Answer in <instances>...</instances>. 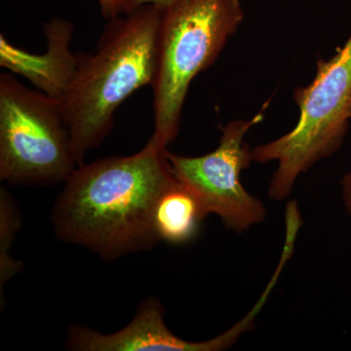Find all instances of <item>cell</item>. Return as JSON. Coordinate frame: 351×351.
I'll use <instances>...</instances> for the list:
<instances>
[{"label": "cell", "instance_id": "30bf717a", "mask_svg": "<svg viewBox=\"0 0 351 351\" xmlns=\"http://www.w3.org/2000/svg\"><path fill=\"white\" fill-rule=\"evenodd\" d=\"M22 226L19 207L6 189H0V292L23 270V263L11 256L16 234Z\"/></svg>", "mask_w": 351, "mask_h": 351}, {"label": "cell", "instance_id": "5bb4252c", "mask_svg": "<svg viewBox=\"0 0 351 351\" xmlns=\"http://www.w3.org/2000/svg\"><path fill=\"white\" fill-rule=\"evenodd\" d=\"M124 1V7H125V13L128 12L129 6H130L131 0H123ZM124 13V14H125Z\"/></svg>", "mask_w": 351, "mask_h": 351}, {"label": "cell", "instance_id": "9c48e42d", "mask_svg": "<svg viewBox=\"0 0 351 351\" xmlns=\"http://www.w3.org/2000/svg\"><path fill=\"white\" fill-rule=\"evenodd\" d=\"M205 218L195 195L177 181L159 198L154 225L160 241L181 245L195 239Z\"/></svg>", "mask_w": 351, "mask_h": 351}, {"label": "cell", "instance_id": "277c9868", "mask_svg": "<svg viewBox=\"0 0 351 351\" xmlns=\"http://www.w3.org/2000/svg\"><path fill=\"white\" fill-rule=\"evenodd\" d=\"M294 100L300 110L294 128L252 149L256 162H277L269 189L276 201L286 199L300 175L343 145L350 120L351 34L336 55L317 62L313 82L295 89Z\"/></svg>", "mask_w": 351, "mask_h": 351}, {"label": "cell", "instance_id": "4fadbf2b", "mask_svg": "<svg viewBox=\"0 0 351 351\" xmlns=\"http://www.w3.org/2000/svg\"><path fill=\"white\" fill-rule=\"evenodd\" d=\"M176 1H177V0H131L128 12H130L133 9L137 8V7L147 5V4H154V5L165 9L167 8L168 6L172 5Z\"/></svg>", "mask_w": 351, "mask_h": 351}, {"label": "cell", "instance_id": "52a82bcc", "mask_svg": "<svg viewBox=\"0 0 351 351\" xmlns=\"http://www.w3.org/2000/svg\"><path fill=\"white\" fill-rule=\"evenodd\" d=\"M262 301L239 323L215 339L189 341L176 336L166 326L160 301L149 298L138 306L127 326L112 334H103L83 325H73L66 332V348L73 351H219L230 348L245 332L253 329Z\"/></svg>", "mask_w": 351, "mask_h": 351}, {"label": "cell", "instance_id": "9a60e30c", "mask_svg": "<svg viewBox=\"0 0 351 351\" xmlns=\"http://www.w3.org/2000/svg\"><path fill=\"white\" fill-rule=\"evenodd\" d=\"M348 117H350V119H351V101H350V108H348Z\"/></svg>", "mask_w": 351, "mask_h": 351}, {"label": "cell", "instance_id": "7c38bea8", "mask_svg": "<svg viewBox=\"0 0 351 351\" xmlns=\"http://www.w3.org/2000/svg\"><path fill=\"white\" fill-rule=\"evenodd\" d=\"M341 189L343 203L351 217V172L341 178Z\"/></svg>", "mask_w": 351, "mask_h": 351}, {"label": "cell", "instance_id": "ba28073f", "mask_svg": "<svg viewBox=\"0 0 351 351\" xmlns=\"http://www.w3.org/2000/svg\"><path fill=\"white\" fill-rule=\"evenodd\" d=\"M73 25L53 19L44 25L48 48L44 54H32L9 43L0 36V66L25 76L51 98L61 101L77 68L80 53L69 49Z\"/></svg>", "mask_w": 351, "mask_h": 351}, {"label": "cell", "instance_id": "6da1fadb", "mask_svg": "<svg viewBox=\"0 0 351 351\" xmlns=\"http://www.w3.org/2000/svg\"><path fill=\"white\" fill-rule=\"evenodd\" d=\"M166 149L149 140L132 156L78 165L51 212L58 239L106 262L154 248L157 202L177 182Z\"/></svg>", "mask_w": 351, "mask_h": 351}, {"label": "cell", "instance_id": "3957f363", "mask_svg": "<svg viewBox=\"0 0 351 351\" xmlns=\"http://www.w3.org/2000/svg\"><path fill=\"white\" fill-rule=\"evenodd\" d=\"M243 19L239 0H177L163 9L152 85L154 144L167 149L177 137L189 85L214 64Z\"/></svg>", "mask_w": 351, "mask_h": 351}, {"label": "cell", "instance_id": "7a4b0ae2", "mask_svg": "<svg viewBox=\"0 0 351 351\" xmlns=\"http://www.w3.org/2000/svg\"><path fill=\"white\" fill-rule=\"evenodd\" d=\"M162 14L161 7L147 4L112 18L95 52L80 53L75 76L60 101L77 166L108 137L121 104L154 83Z\"/></svg>", "mask_w": 351, "mask_h": 351}, {"label": "cell", "instance_id": "5b68a950", "mask_svg": "<svg viewBox=\"0 0 351 351\" xmlns=\"http://www.w3.org/2000/svg\"><path fill=\"white\" fill-rule=\"evenodd\" d=\"M77 164L61 101L0 75V180L23 186L64 182Z\"/></svg>", "mask_w": 351, "mask_h": 351}, {"label": "cell", "instance_id": "8992f818", "mask_svg": "<svg viewBox=\"0 0 351 351\" xmlns=\"http://www.w3.org/2000/svg\"><path fill=\"white\" fill-rule=\"evenodd\" d=\"M263 119L258 113L251 119L230 121L221 129L218 147L205 156H182L166 149L176 180L195 195L205 217L217 215L237 233L250 230L267 217L262 201L250 195L240 180L253 161L245 137Z\"/></svg>", "mask_w": 351, "mask_h": 351}, {"label": "cell", "instance_id": "8fae6325", "mask_svg": "<svg viewBox=\"0 0 351 351\" xmlns=\"http://www.w3.org/2000/svg\"><path fill=\"white\" fill-rule=\"evenodd\" d=\"M98 2L105 19L110 20L125 13L123 0H98Z\"/></svg>", "mask_w": 351, "mask_h": 351}]
</instances>
